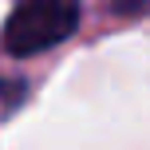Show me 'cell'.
Returning <instances> with one entry per match:
<instances>
[{
	"mask_svg": "<svg viewBox=\"0 0 150 150\" xmlns=\"http://www.w3.org/2000/svg\"><path fill=\"white\" fill-rule=\"evenodd\" d=\"M103 8L115 16H150V0H103Z\"/></svg>",
	"mask_w": 150,
	"mask_h": 150,
	"instance_id": "cell-2",
	"label": "cell"
},
{
	"mask_svg": "<svg viewBox=\"0 0 150 150\" xmlns=\"http://www.w3.org/2000/svg\"><path fill=\"white\" fill-rule=\"evenodd\" d=\"M79 0H24L12 16L4 20L0 47L8 55H36L47 47L63 44L79 28Z\"/></svg>",
	"mask_w": 150,
	"mask_h": 150,
	"instance_id": "cell-1",
	"label": "cell"
}]
</instances>
